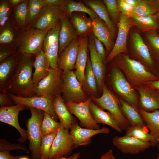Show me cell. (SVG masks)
<instances>
[{
	"instance_id": "cell-1",
	"label": "cell",
	"mask_w": 159,
	"mask_h": 159,
	"mask_svg": "<svg viewBox=\"0 0 159 159\" xmlns=\"http://www.w3.org/2000/svg\"><path fill=\"white\" fill-rule=\"evenodd\" d=\"M32 55L21 53L8 88L9 93L29 97L36 96L37 86L33 80L34 61Z\"/></svg>"
},
{
	"instance_id": "cell-2",
	"label": "cell",
	"mask_w": 159,
	"mask_h": 159,
	"mask_svg": "<svg viewBox=\"0 0 159 159\" xmlns=\"http://www.w3.org/2000/svg\"><path fill=\"white\" fill-rule=\"evenodd\" d=\"M113 59L114 64L122 70L128 82L135 87L158 79L157 76L148 71L141 63L127 55L120 54Z\"/></svg>"
},
{
	"instance_id": "cell-3",
	"label": "cell",
	"mask_w": 159,
	"mask_h": 159,
	"mask_svg": "<svg viewBox=\"0 0 159 159\" xmlns=\"http://www.w3.org/2000/svg\"><path fill=\"white\" fill-rule=\"evenodd\" d=\"M31 116L26 122L29 149L32 159H40V149L42 138L41 126L44 112L35 108H29Z\"/></svg>"
},
{
	"instance_id": "cell-4",
	"label": "cell",
	"mask_w": 159,
	"mask_h": 159,
	"mask_svg": "<svg viewBox=\"0 0 159 159\" xmlns=\"http://www.w3.org/2000/svg\"><path fill=\"white\" fill-rule=\"evenodd\" d=\"M62 97L65 103H78L88 98L73 70L62 72ZM61 94V95H62Z\"/></svg>"
},
{
	"instance_id": "cell-5",
	"label": "cell",
	"mask_w": 159,
	"mask_h": 159,
	"mask_svg": "<svg viewBox=\"0 0 159 159\" xmlns=\"http://www.w3.org/2000/svg\"><path fill=\"white\" fill-rule=\"evenodd\" d=\"M102 89V95L98 98L92 96V100L102 110H108L116 119L122 130H125L130 124L123 113L119 102L104 84Z\"/></svg>"
},
{
	"instance_id": "cell-6",
	"label": "cell",
	"mask_w": 159,
	"mask_h": 159,
	"mask_svg": "<svg viewBox=\"0 0 159 159\" xmlns=\"http://www.w3.org/2000/svg\"><path fill=\"white\" fill-rule=\"evenodd\" d=\"M110 77L112 86L115 91L125 101L139 110L138 99L134 89L115 64L111 67Z\"/></svg>"
},
{
	"instance_id": "cell-7",
	"label": "cell",
	"mask_w": 159,
	"mask_h": 159,
	"mask_svg": "<svg viewBox=\"0 0 159 159\" xmlns=\"http://www.w3.org/2000/svg\"><path fill=\"white\" fill-rule=\"evenodd\" d=\"M49 30L33 29L25 32L18 43V51L36 56L42 50L44 39Z\"/></svg>"
},
{
	"instance_id": "cell-8",
	"label": "cell",
	"mask_w": 159,
	"mask_h": 159,
	"mask_svg": "<svg viewBox=\"0 0 159 159\" xmlns=\"http://www.w3.org/2000/svg\"><path fill=\"white\" fill-rule=\"evenodd\" d=\"M62 70L58 67L50 68L48 74L37 86L36 96L53 99L61 95Z\"/></svg>"
},
{
	"instance_id": "cell-9",
	"label": "cell",
	"mask_w": 159,
	"mask_h": 159,
	"mask_svg": "<svg viewBox=\"0 0 159 159\" xmlns=\"http://www.w3.org/2000/svg\"><path fill=\"white\" fill-rule=\"evenodd\" d=\"M74 149L73 140L69 130L61 125L53 142L48 159L66 157Z\"/></svg>"
},
{
	"instance_id": "cell-10",
	"label": "cell",
	"mask_w": 159,
	"mask_h": 159,
	"mask_svg": "<svg viewBox=\"0 0 159 159\" xmlns=\"http://www.w3.org/2000/svg\"><path fill=\"white\" fill-rule=\"evenodd\" d=\"M133 26L131 17L120 14L117 23L118 33L116 42L112 49L106 59L108 62L117 55L127 52V40L130 28Z\"/></svg>"
},
{
	"instance_id": "cell-11",
	"label": "cell",
	"mask_w": 159,
	"mask_h": 159,
	"mask_svg": "<svg viewBox=\"0 0 159 159\" xmlns=\"http://www.w3.org/2000/svg\"><path fill=\"white\" fill-rule=\"evenodd\" d=\"M60 26V21L50 29L44 39L43 51L47 57L51 68L58 67L59 48V33Z\"/></svg>"
},
{
	"instance_id": "cell-12",
	"label": "cell",
	"mask_w": 159,
	"mask_h": 159,
	"mask_svg": "<svg viewBox=\"0 0 159 159\" xmlns=\"http://www.w3.org/2000/svg\"><path fill=\"white\" fill-rule=\"evenodd\" d=\"M92 100L91 97L84 102L76 103L68 102L65 105L71 113L79 120L80 125L85 128L93 129H100V125L95 122L91 115L90 104Z\"/></svg>"
},
{
	"instance_id": "cell-13",
	"label": "cell",
	"mask_w": 159,
	"mask_h": 159,
	"mask_svg": "<svg viewBox=\"0 0 159 159\" xmlns=\"http://www.w3.org/2000/svg\"><path fill=\"white\" fill-rule=\"evenodd\" d=\"M28 109L26 106L19 104L0 108V121L12 126L19 132L20 137L17 141L20 143L26 140L27 135L26 130L22 128L19 123L18 115L21 111Z\"/></svg>"
},
{
	"instance_id": "cell-14",
	"label": "cell",
	"mask_w": 159,
	"mask_h": 159,
	"mask_svg": "<svg viewBox=\"0 0 159 159\" xmlns=\"http://www.w3.org/2000/svg\"><path fill=\"white\" fill-rule=\"evenodd\" d=\"M9 94L15 105H23L29 108L32 107L42 110L48 114L56 121H57L59 119L53 108L52 101L53 99L37 96L26 97L16 96L9 93Z\"/></svg>"
},
{
	"instance_id": "cell-15",
	"label": "cell",
	"mask_w": 159,
	"mask_h": 159,
	"mask_svg": "<svg viewBox=\"0 0 159 159\" xmlns=\"http://www.w3.org/2000/svg\"><path fill=\"white\" fill-rule=\"evenodd\" d=\"M114 145L123 153L135 155L143 152L151 146V143L145 142L126 135L114 136Z\"/></svg>"
},
{
	"instance_id": "cell-16",
	"label": "cell",
	"mask_w": 159,
	"mask_h": 159,
	"mask_svg": "<svg viewBox=\"0 0 159 159\" xmlns=\"http://www.w3.org/2000/svg\"><path fill=\"white\" fill-rule=\"evenodd\" d=\"M64 14L60 7L45 6L36 19L33 28L42 30H50L60 21Z\"/></svg>"
},
{
	"instance_id": "cell-17",
	"label": "cell",
	"mask_w": 159,
	"mask_h": 159,
	"mask_svg": "<svg viewBox=\"0 0 159 159\" xmlns=\"http://www.w3.org/2000/svg\"><path fill=\"white\" fill-rule=\"evenodd\" d=\"M80 37L78 36L59 56L58 67L63 72L72 70L75 67L79 52Z\"/></svg>"
},
{
	"instance_id": "cell-18",
	"label": "cell",
	"mask_w": 159,
	"mask_h": 159,
	"mask_svg": "<svg viewBox=\"0 0 159 159\" xmlns=\"http://www.w3.org/2000/svg\"><path fill=\"white\" fill-rule=\"evenodd\" d=\"M21 54L18 52L0 63V92H8V87L15 72Z\"/></svg>"
},
{
	"instance_id": "cell-19",
	"label": "cell",
	"mask_w": 159,
	"mask_h": 159,
	"mask_svg": "<svg viewBox=\"0 0 159 159\" xmlns=\"http://www.w3.org/2000/svg\"><path fill=\"white\" fill-rule=\"evenodd\" d=\"M70 134L72 138L74 149L82 145H87L91 143V138L99 134H108L109 129L106 127L99 129L83 128L78 124L74 125L70 129Z\"/></svg>"
},
{
	"instance_id": "cell-20",
	"label": "cell",
	"mask_w": 159,
	"mask_h": 159,
	"mask_svg": "<svg viewBox=\"0 0 159 159\" xmlns=\"http://www.w3.org/2000/svg\"><path fill=\"white\" fill-rule=\"evenodd\" d=\"M92 20V33L102 42L105 47L106 54H109L114 45L113 39L115 35L98 16Z\"/></svg>"
},
{
	"instance_id": "cell-21",
	"label": "cell",
	"mask_w": 159,
	"mask_h": 159,
	"mask_svg": "<svg viewBox=\"0 0 159 159\" xmlns=\"http://www.w3.org/2000/svg\"><path fill=\"white\" fill-rule=\"evenodd\" d=\"M93 34L89 35L88 50L92 69L95 77L97 86L102 89L105 74L103 63L98 54L95 47L93 41Z\"/></svg>"
},
{
	"instance_id": "cell-22",
	"label": "cell",
	"mask_w": 159,
	"mask_h": 159,
	"mask_svg": "<svg viewBox=\"0 0 159 159\" xmlns=\"http://www.w3.org/2000/svg\"><path fill=\"white\" fill-rule=\"evenodd\" d=\"M88 36L80 37L78 53L74 71L82 87L84 85L85 69L88 59Z\"/></svg>"
},
{
	"instance_id": "cell-23",
	"label": "cell",
	"mask_w": 159,
	"mask_h": 159,
	"mask_svg": "<svg viewBox=\"0 0 159 159\" xmlns=\"http://www.w3.org/2000/svg\"><path fill=\"white\" fill-rule=\"evenodd\" d=\"M69 18L64 13L60 19L59 56L73 40L78 36L74 27Z\"/></svg>"
},
{
	"instance_id": "cell-24",
	"label": "cell",
	"mask_w": 159,
	"mask_h": 159,
	"mask_svg": "<svg viewBox=\"0 0 159 159\" xmlns=\"http://www.w3.org/2000/svg\"><path fill=\"white\" fill-rule=\"evenodd\" d=\"M53 108L62 126L68 130L78 123L77 119L67 109L61 95L55 97L53 100Z\"/></svg>"
},
{
	"instance_id": "cell-25",
	"label": "cell",
	"mask_w": 159,
	"mask_h": 159,
	"mask_svg": "<svg viewBox=\"0 0 159 159\" xmlns=\"http://www.w3.org/2000/svg\"><path fill=\"white\" fill-rule=\"evenodd\" d=\"M135 88L138 91L140 95L139 109L148 112L159 110V96L144 85Z\"/></svg>"
},
{
	"instance_id": "cell-26",
	"label": "cell",
	"mask_w": 159,
	"mask_h": 159,
	"mask_svg": "<svg viewBox=\"0 0 159 159\" xmlns=\"http://www.w3.org/2000/svg\"><path fill=\"white\" fill-rule=\"evenodd\" d=\"M130 42L132 50L136 55L146 64L153 65V61L149 51L140 34L137 31L131 35Z\"/></svg>"
},
{
	"instance_id": "cell-27",
	"label": "cell",
	"mask_w": 159,
	"mask_h": 159,
	"mask_svg": "<svg viewBox=\"0 0 159 159\" xmlns=\"http://www.w3.org/2000/svg\"><path fill=\"white\" fill-rule=\"evenodd\" d=\"M90 108L92 117L96 123L107 125L117 131L122 132V130L118 122L110 112L105 111L92 101Z\"/></svg>"
},
{
	"instance_id": "cell-28",
	"label": "cell",
	"mask_w": 159,
	"mask_h": 159,
	"mask_svg": "<svg viewBox=\"0 0 159 159\" xmlns=\"http://www.w3.org/2000/svg\"><path fill=\"white\" fill-rule=\"evenodd\" d=\"M139 111L153 138L151 146H156L159 141V110L148 112L139 109Z\"/></svg>"
},
{
	"instance_id": "cell-29",
	"label": "cell",
	"mask_w": 159,
	"mask_h": 159,
	"mask_svg": "<svg viewBox=\"0 0 159 159\" xmlns=\"http://www.w3.org/2000/svg\"><path fill=\"white\" fill-rule=\"evenodd\" d=\"M70 18L78 36H88L92 33V21L90 17H88L83 13L74 12Z\"/></svg>"
},
{
	"instance_id": "cell-30",
	"label": "cell",
	"mask_w": 159,
	"mask_h": 159,
	"mask_svg": "<svg viewBox=\"0 0 159 159\" xmlns=\"http://www.w3.org/2000/svg\"><path fill=\"white\" fill-rule=\"evenodd\" d=\"M33 67L35 71L33 75V80L35 85L45 78L49 74L50 67L48 59L43 50L36 55Z\"/></svg>"
},
{
	"instance_id": "cell-31",
	"label": "cell",
	"mask_w": 159,
	"mask_h": 159,
	"mask_svg": "<svg viewBox=\"0 0 159 159\" xmlns=\"http://www.w3.org/2000/svg\"><path fill=\"white\" fill-rule=\"evenodd\" d=\"M83 2L105 23L115 35V29L113 22L110 18L107 9L103 1L99 0H86L83 1Z\"/></svg>"
},
{
	"instance_id": "cell-32",
	"label": "cell",
	"mask_w": 159,
	"mask_h": 159,
	"mask_svg": "<svg viewBox=\"0 0 159 159\" xmlns=\"http://www.w3.org/2000/svg\"><path fill=\"white\" fill-rule=\"evenodd\" d=\"M64 13L69 18L74 12H82L88 14L92 19L97 16L91 8L81 2L71 0H64L61 7Z\"/></svg>"
},
{
	"instance_id": "cell-33",
	"label": "cell",
	"mask_w": 159,
	"mask_h": 159,
	"mask_svg": "<svg viewBox=\"0 0 159 159\" xmlns=\"http://www.w3.org/2000/svg\"><path fill=\"white\" fill-rule=\"evenodd\" d=\"M130 17L133 25L144 33L155 32L157 29L156 14L145 16H132Z\"/></svg>"
},
{
	"instance_id": "cell-34",
	"label": "cell",
	"mask_w": 159,
	"mask_h": 159,
	"mask_svg": "<svg viewBox=\"0 0 159 159\" xmlns=\"http://www.w3.org/2000/svg\"><path fill=\"white\" fill-rule=\"evenodd\" d=\"M119 102L121 110L130 125H146L139 110L123 99H120Z\"/></svg>"
},
{
	"instance_id": "cell-35",
	"label": "cell",
	"mask_w": 159,
	"mask_h": 159,
	"mask_svg": "<svg viewBox=\"0 0 159 159\" xmlns=\"http://www.w3.org/2000/svg\"><path fill=\"white\" fill-rule=\"evenodd\" d=\"M146 125H130L125 130V135L132 137L145 142L151 143L154 140L153 137L148 132Z\"/></svg>"
},
{
	"instance_id": "cell-36",
	"label": "cell",
	"mask_w": 159,
	"mask_h": 159,
	"mask_svg": "<svg viewBox=\"0 0 159 159\" xmlns=\"http://www.w3.org/2000/svg\"><path fill=\"white\" fill-rule=\"evenodd\" d=\"M97 86L96 78L92 69L90 56L88 55L82 87L84 90L92 95V96H93L97 93Z\"/></svg>"
},
{
	"instance_id": "cell-37",
	"label": "cell",
	"mask_w": 159,
	"mask_h": 159,
	"mask_svg": "<svg viewBox=\"0 0 159 159\" xmlns=\"http://www.w3.org/2000/svg\"><path fill=\"white\" fill-rule=\"evenodd\" d=\"M158 12V9L153 0H141L135 7L132 16H147L155 15Z\"/></svg>"
},
{
	"instance_id": "cell-38",
	"label": "cell",
	"mask_w": 159,
	"mask_h": 159,
	"mask_svg": "<svg viewBox=\"0 0 159 159\" xmlns=\"http://www.w3.org/2000/svg\"><path fill=\"white\" fill-rule=\"evenodd\" d=\"M29 0H24L14 8V16L20 27L25 26L28 23Z\"/></svg>"
},
{
	"instance_id": "cell-39",
	"label": "cell",
	"mask_w": 159,
	"mask_h": 159,
	"mask_svg": "<svg viewBox=\"0 0 159 159\" xmlns=\"http://www.w3.org/2000/svg\"><path fill=\"white\" fill-rule=\"evenodd\" d=\"M61 126L60 122L44 112L41 126L42 137L46 134L57 131Z\"/></svg>"
},
{
	"instance_id": "cell-40",
	"label": "cell",
	"mask_w": 159,
	"mask_h": 159,
	"mask_svg": "<svg viewBox=\"0 0 159 159\" xmlns=\"http://www.w3.org/2000/svg\"><path fill=\"white\" fill-rule=\"evenodd\" d=\"M57 131L46 134L42 137L40 149V159H48L50 150Z\"/></svg>"
},
{
	"instance_id": "cell-41",
	"label": "cell",
	"mask_w": 159,
	"mask_h": 159,
	"mask_svg": "<svg viewBox=\"0 0 159 159\" xmlns=\"http://www.w3.org/2000/svg\"><path fill=\"white\" fill-rule=\"evenodd\" d=\"M46 6L44 0H30L28 3V23H32Z\"/></svg>"
},
{
	"instance_id": "cell-42",
	"label": "cell",
	"mask_w": 159,
	"mask_h": 159,
	"mask_svg": "<svg viewBox=\"0 0 159 159\" xmlns=\"http://www.w3.org/2000/svg\"><path fill=\"white\" fill-rule=\"evenodd\" d=\"M102 1L107 9L111 21L113 22L117 23L119 21L120 14L117 0H104Z\"/></svg>"
},
{
	"instance_id": "cell-43",
	"label": "cell",
	"mask_w": 159,
	"mask_h": 159,
	"mask_svg": "<svg viewBox=\"0 0 159 159\" xmlns=\"http://www.w3.org/2000/svg\"><path fill=\"white\" fill-rule=\"evenodd\" d=\"M21 149L24 151L27 150L26 146L19 143H11L4 139H0V151H10Z\"/></svg>"
},
{
	"instance_id": "cell-44",
	"label": "cell",
	"mask_w": 159,
	"mask_h": 159,
	"mask_svg": "<svg viewBox=\"0 0 159 159\" xmlns=\"http://www.w3.org/2000/svg\"><path fill=\"white\" fill-rule=\"evenodd\" d=\"M2 29L0 34V43L6 44L12 42L14 39V34L12 30L8 26H6Z\"/></svg>"
},
{
	"instance_id": "cell-45",
	"label": "cell",
	"mask_w": 159,
	"mask_h": 159,
	"mask_svg": "<svg viewBox=\"0 0 159 159\" xmlns=\"http://www.w3.org/2000/svg\"><path fill=\"white\" fill-rule=\"evenodd\" d=\"M144 33L149 43L153 49L159 54V34L156 31Z\"/></svg>"
},
{
	"instance_id": "cell-46",
	"label": "cell",
	"mask_w": 159,
	"mask_h": 159,
	"mask_svg": "<svg viewBox=\"0 0 159 159\" xmlns=\"http://www.w3.org/2000/svg\"><path fill=\"white\" fill-rule=\"evenodd\" d=\"M117 2L119 10L122 14L130 17L132 16L136 7L127 4L125 0H118Z\"/></svg>"
},
{
	"instance_id": "cell-47",
	"label": "cell",
	"mask_w": 159,
	"mask_h": 159,
	"mask_svg": "<svg viewBox=\"0 0 159 159\" xmlns=\"http://www.w3.org/2000/svg\"><path fill=\"white\" fill-rule=\"evenodd\" d=\"M93 41L96 52L103 63L106 61V52L102 42L96 37L93 35Z\"/></svg>"
},
{
	"instance_id": "cell-48",
	"label": "cell",
	"mask_w": 159,
	"mask_h": 159,
	"mask_svg": "<svg viewBox=\"0 0 159 159\" xmlns=\"http://www.w3.org/2000/svg\"><path fill=\"white\" fill-rule=\"evenodd\" d=\"M15 105L8 92H0V105L1 107H9Z\"/></svg>"
},
{
	"instance_id": "cell-49",
	"label": "cell",
	"mask_w": 159,
	"mask_h": 159,
	"mask_svg": "<svg viewBox=\"0 0 159 159\" xmlns=\"http://www.w3.org/2000/svg\"><path fill=\"white\" fill-rule=\"evenodd\" d=\"M18 52L13 49H1L0 51V62Z\"/></svg>"
},
{
	"instance_id": "cell-50",
	"label": "cell",
	"mask_w": 159,
	"mask_h": 159,
	"mask_svg": "<svg viewBox=\"0 0 159 159\" xmlns=\"http://www.w3.org/2000/svg\"><path fill=\"white\" fill-rule=\"evenodd\" d=\"M9 6L8 2L7 1H3L0 5V19L6 16L9 13Z\"/></svg>"
},
{
	"instance_id": "cell-51",
	"label": "cell",
	"mask_w": 159,
	"mask_h": 159,
	"mask_svg": "<svg viewBox=\"0 0 159 159\" xmlns=\"http://www.w3.org/2000/svg\"><path fill=\"white\" fill-rule=\"evenodd\" d=\"M46 6L49 7H61L64 0H44Z\"/></svg>"
},
{
	"instance_id": "cell-52",
	"label": "cell",
	"mask_w": 159,
	"mask_h": 159,
	"mask_svg": "<svg viewBox=\"0 0 159 159\" xmlns=\"http://www.w3.org/2000/svg\"><path fill=\"white\" fill-rule=\"evenodd\" d=\"M21 156L13 155L9 151H0V159H19Z\"/></svg>"
},
{
	"instance_id": "cell-53",
	"label": "cell",
	"mask_w": 159,
	"mask_h": 159,
	"mask_svg": "<svg viewBox=\"0 0 159 159\" xmlns=\"http://www.w3.org/2000/svg\"><path fill=\"white\" fill-rule=\"evenodd\" d=\"M100 159H116L112 150H110L101 155Z\"/></svg>"
},
{
	"instance_id": "cell-54",
	"label": "cell",
	"mask_w": 159,
	"mask_h": 159,
	"mask_svg": "<svg viewBox=\"0 0 159 159\" xmlns=\"http://www.w3.org/2000/svg\"><path fill=\"white\" fill-rule=\"evenodd\" d=\"M150 87L159 90V80L149 82L146 84Z\"/></svg>"
},
{
	"instance_id": "cell-55",
	"label": "cell",
	"mask_w": 159,
	"mask_h": 159,
	"mask_svg": "<svg viewBox=\"0 0 159 159\" xmlns=\"http://www.w3.org/2000/svg\"><path fill=\"white\" fill-rule=\"evenodd\" d=\"M9 14L0 19V28L2 29L5 27L6 23L8 22L9 19Z\"/></svg>"
},
{
	"instance_id": "cell-56",
	"label": "cell",
	"mask_w": 159,
	"mask_h": 159,
	"mask_svg": "<svg viewBox=\"0 0 159 159\" xmlns=\"http://www.w3.org/2000/svg\"><path fill=\"white\" fill-rule=\"evenodd\" d=\"M125 1L129 4L136 7L140 3L141 0H125Z\"/></svg>"
},
{
	"instance_id": "cell-57",
	"label": "cell",
	"mask_w": 159,
	"mask_h": 159,
	"mask_svg": "<svg viewBox=\"0 0 159 159\" xmlns=\"http://www.w3.org/2000/svg\"><path fill=\"white\" fill-rule=\"evenodd\" d=\"M10 3L13 5L16 6L22 2L23 0H10L9 1Z\"/></svg>"
},
{
	"instance_id": "cell-58",
	"label": "cell",
	"mask_w": 159,
	"mask_h": 159,
	"mask_svg": "<svg viewBox=\"0 0 159 159\" xmlns=\"http://www.w3.org/2000/svg\"><path fill=\"white\" fill-rule=\"evenodd\" d=\"M80 157V153L79 152L73 154L72 155L71 159H78Z\"/></svg>"
},
{
	"instance_id": "cell-59",
	"label": "cell",
	"mask_w": 159,
	"mask_h": 159,
	"mask_svg": "<svg viewBox=\"0 0 159 159\" xmlns=\"http://www.w3.org/2000/svg\"><path fill=\"white\" fill-rule=\"evenodd\" d=\"M156 15L157 17L158 24V27L157 30L158 32V34H159V12H157L156 14Z\"/></svg>"
},
{
	"instance_id": "cell-60",
	"label": "cell",
	"mask_w": 159,
	"mask_h": 159,
	"mask_svg": "<svg viewBox=\"0 0 159 159\" xmlns=\"http://www.w3.org/2000/svg\"><path fill=\"white\" fill-rule=\"evenodd\" d=\"M153 1L159 12V0H153Z\"/></svg>"
},
{
	"instance_id": "cell-61",
	"label": "cell",
	"mask_w": 159,
	"mask_h": 159,
	"mask_svg": "<svg viewBox=\"0 0 159 159\" xmlns=\"http://www.w3.org/2000/svg\"><path fill=\"white\" fill-rule=\"evenodd\" d=\"M72 158V156H70V157L68 158H66V157H62L60 158H54L52 159H71Z\"/></svg>"
},
{
	"instance_id": "cell-62",
	"label": "cell",
	"mask_w": 159,
	"mask_h": 159,
	"mask_svg": "<svg viewBox=\"0 0 159 159\" xmlns=\"http://www.w3.org/2000/svg\"><path fill=\"white\" fill-rule=\"evenodd\" d=\"M19 159H30L28 157L26 156H21Z\"/></svg>"
},
{
	"instance_id": "cell-63",
	"label": "cell",
	"mask_w": 159,
	"mask_h": 159,
	"mask_svg": "<svg viewBox=\"0 0 159 159\" xmlns=\"http://www.w3.org/2000/svg\"><path fill=\"white\" fill-rule=\"evenodd\" d=\"M156 146H157L158 149V154L157 157H159V141L158 142V143Z\"/></svg>"
},
{
	"instance_id": "cell-64",
	"label": "cell",
	"mask_w": 159,
	"mask_h": 159,
	"mask_svg": "<svg viewBox=\"0 0 159 159\" xmlns=\"http://www.w3.org/2000/svg\"><path fill=\"white\" fill-rule=\"evenodd\" d=\"M152 159H159V157H157L156 158H152Z\"/></svg>"
}]
</instances>
